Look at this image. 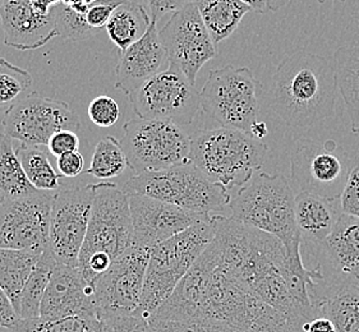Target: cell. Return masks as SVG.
Instances as JSON below:
<instances>
[{
    "mask_svg": "<svg viewBox=\"0 0 359 332\" xmlns=\"http://www.w3.org/2000/svg\"><path fill=\"white\" fill-rule=\"evenodd\" d=\"M31 86L32 77L29 71L0 58V106H11L25 99L23 95L29 92Z\"/></svg>",
    "mask_w": 359,
    "mask_h": 332,
    "instance_id": "34",
    "label": "cell"
},
{
    "mask_svg": "<svg viewBox=\"0 0 359 332\" xmlns=\"http://www.w3.org/2000/svg\"><path fill=\"white\" fill-rule=\"evenodd\" d=\"M250 134H251L252 137L255 138V139L261 141L262 138H265L266 136L269 134V128H267V125H266V123H264V122L256 120L255 123L252 124Z\"/></svg>",
    "mask_w": 359,
    "mask_h": 332,
    "instance_id": "46",
    "label": "cell"
},
{
    "mask_svg": "<svg viewBox=\"0 0 359 332\" xmlns=\"http://www.w3.org/2000/svg\"><path fill=\"white\" fill-rule=\"evenodd\" d=\"M315 1H317V3H321V4H323V3H326V1H329V0H315ZM339 1H341V3H345L346 0H339Z\"/></svg>",
    "mask_w": 359,
    "mask_h": 332,
    "instance_id": "52",
    "label": "cell"
},
{
    "mask_svg": "<svg viewBox=\"0 0 359 332\" xmlns=\"http://www.w3.org/2000/svg\"><path fill=\"white\" fill-rule=\"evenodd\" d=\"M214 224L220 265L287 318L293 328H301L302 318L281 275L287 257V248L281 240L231 216L214 215Z\"/></svg>",
    "mask_w": 359,
    "mask_h": 332,
    "instance_id": "1",
    "label": "cell"
},
{
    "mask_svg": "<svg viewBox=\"0 0 359 332\" xmlns=\"http://www.w3.org/2000/svg\"><path fill=\"white\" fill-rule=\"evenodd\" d=\"M57 263V261L48 248L37 262L36 268L32 271L18 298L15 312L21 319L40 318L43 296Z\"/></svg>",
    "mask_w": 359,
    "mask_h": 332,
    "instance_id": "29",
    "label": "cell"
},
{
    "mask_svg": "<svg viewBox=\"0 0 359 332\" xmlns=\"http://www.w3.org/2000/svg\"><path fill=\"white\" fill-rule=\"evenodd\" d=\"M133 111L140 119L188 125L201 108L200 92L177 65L144 82L128 95Z\"/></svg>",
    "mask_w": 359,
    "mask_h": 332,
    "instance_id": "11",
    "label": "cell"
},
{
    "mask_svg": "<svg viewBox=\"0 0 359 332\" xmlns=\"http://www.w3.org/2000/svg\"><path fill=\"white\" fill-rule=\"evenodd\" d=\"M127 195H142L198 214L223 215L229 192L210 181L191 161L155 173L136 174L126 181Z\"/></svg>",
    "mask_w": 359,
    "mask_h": 332,
    "instance_id": "7",
    "label": "cell"
},
{
    "mask_svg": "<svg viewBox=\"0 0 359 332\" xmlns=\"http://www.w3.org/2000/svg\"><path fill=\"white\" fill-rule=\"evenodd\" d=\"M334 69L352 132L359 134V45L339 48L334 54Z\"/></svg>",
    "mask_w": 359,
    "mask_h": 332,
    "instance_id": "27",
    "label": "cell"
},
{
    "mask_svg": "<svg viewBox=\"0 0 359 332\" xmlns=\"http://www.w3.org/2000/svg\"><path fill=\"white\" fill-rule=\"evenodd\" d=\"M0 25L4 43L17 50H36L57 37L54 7L50 15H41L32 0H3Z\"/></svg>",
    "mask_w": 359,
    "mask_h": 332,
    "instance_id": "20",
    "label": "cell"
},
{
    "mask_svg": "<svg viewBox=\"0 0 359 332\" xmlns=\"http://www.w3.org/2000/svg\"><path fill=\"white\" fill-rule=\"evenodd\" d=\"M257 86L259 82L247 67L225 65L210 71L200 92L201 109L222 127L250 134L259 116Z\"/></svg>",
    "mask_w": 359,
    "mask_h": 332,
    "instance_id": "8",
    "label": "cell"
},
{
    "mask_svg": "<svg viewBox=\"0 0 359 332\" xmlns=\"http://www.w3.org/2000/svg\"><path fill=\"white\" fill-rule=\"evenodd\" d=\"M88 118L96 127L110 128L121 118V108L110 96H97L88 105Z\"/></svg>",
    "mask_w": 359,
    "mask_h": 332,
    "instance_id": "36",
    "label": "cell"
},
{
    "mask_svg": "<svg viewBox=\"0 0 359 332\" xmlns=\"http://www.w3.org/2000/svg\"><path fill=\"white\" fill-rule=\"evenodd\" d=\"M127 166L128 160L123 150L122 142L113 136H107L95 147L91 166L86 173L97 179L109 181L122 175Z\"/></svg>",
    "mask_w": 359,
    "mask_h": 332,
    "instance_id": "32",
    "label": "cell"
},
{
    "mask_svg": "<svg viewBox=\"0 0 359 332\" xmlns=\"http://www.w3.org/2000/svg\"><path fill=\"white\" fill-rule=\"evenodd\" d=\"M135 246L152 249L214 214L180 209L147 195H128Z\"/></svg>",
    "mask_w": 359,
    "mask_h": 332,
    "instance_id": "19",
    "label": "cell"
},
{
    "mask_svg": "<svg viewBox=\"0 0 359 332\" xmlns=\"http://www.w3.org/2000/svg\"><path fill=\"white\" fill-rule=\"evenodd\" d=\"M3 198H4V195L0 193V205H1V202H3Z\"/></svg>",
    "mask_w": 359,
    "mask_h": 332,
    "instance_id": "54",
    "label": "cell"
},
{
    "mask_svg": "<svg viewBox=\"0 0 359 332\" xmlns=\"http://www.w3.org/2000/svg\"><path fill=\"white\" fill-rule=\"evenodd\" d=\"M54 192L39 191L0 205V248L43 253L49 248Z\"/></svg>",
    "mask_w": 359,
    "mask_h": 332,
    "instance_id": "16",
    "label": "cell"
},
{
    "mask_svg": "<svg viewBox=\"0 0 359 332\" xmlns=\"http://www.w3.org/2000/svg\"><path fill=\"white\" fill-rule=\"evenodd\" d=\"M0 332H13L12 330H8V328H0Z\"/></svg>",
    "mask_w": 359,
    "mask_h": 332,
    "instance_id": "53",
    "label": "cell"
},
{
    "mask_svg": "<svg viewBox=\"0 0 359 332\" xmlns=\"http://www.w3.org/2000/svg\"><path fill=\"white\" fill-rule=\"evenodd\" d=\"M13 332H101V321L95 313H82L62 319H20Z\"/></svg>",
    "mask_w": 359,
    "mask_h": 332,
    "instance_id": "33",
    "label": "cell"
},
{
    "mask_svg": "<svg viewBox=\"0 0 359 332\" xmlns=\"http://www.w3.org/2000/svg\"><path fill=\"white\" fill-rule=\"evenodd\" d=\"M191 1H196V0H191Z\"/></svg>",
    "mask_w": 359,
    "mask_h": 332,
    "instance_id": "55",
    "label": "cell"
},
{
    "mask_svg": "<svg viewBox=\"0 0 359 332\" xmlns=\"http://www.w3.org/2000/svg\"><path fill=\"white\" fill-rule=\"evenodd\" d=\"M122 147L136 174L155 173L189 161L191 137L182 125L132 119L124 124Z\"/></svg>",
    "mask_w": 359,
    "mask_h": 332,
    "instance_id": "9",
    "label": "cell"
},
{
    "mask_svg": "<svg viewBox=\"0 0 359 332\" xmlns=\"http://www.w3.org/2000/svg\"><path fill=\"white\" fill-rule=\"evenodd\" d=\"M79 145L81 142L76 130H62L51 136L46 147L51 155L59 158L68 152L79 151Z\"/></svg>",
    "mask_w": 359,
    "mask_h": 332,
    "instance_id": "41",
    "label": "cell"
},
{
    "mask_svg": "<svg viewBox=\"0 0 359 332\" xmlns=\"http://www.w3.org/2000/svg\"><path fill=\"white\" fill-rule=\"evenodd\" d=\"M309 296L317 317L329 318L337 332H359V286L309 282Z\"/></svg>",
    "mask_w": 359,
    "mask_h": 332,
    "instance_id": "24",
    "label": "cell"
},
{
    "mask_svg": "<svg viewBox=\"0 0 359 332\" xmlns=\"http://www.w3.org/2000/svg\"><path fill=\"white\" fill-rule=\"evenodd\" d=\"M338 92L334 64L298 51L284 59L273 74L271 109L289 127H311L334 114Z\"/></svg>",
    "mask_w": 359,
    "mask_h": 332,
    "instance_id": "2",
    "label": "cell"
},
{
    "mask_svg": "<svg viewBox=\"0 0 359 332\" xmlns=\"http://www.w3.org/2000/svg\"><path fill=\"white\" fill-rule=\"evenodd\" d=\"M194 3L215 45L229 39L252 11L241 0H196Z\"/></svg>",
    "mask_w": 359,
    "mask_h": 332,
    "instance_id": "25",
    "label": "cell"
},
{
    "mask_svg": "<svg viewBox=\"0 0 359 332\" xmlns=\"http://www.w3.org/2000/svg\"><path fill=\"white\" fill-rule=\"evenodd\" d=\"M231 217L265 231L287 247L301 238L295 221V195L284 174L256 172L229 203Z\"/></svg>",
    "mask_w": 359,
    "mask_h": 332,
    "instance_id": "5",
    "label": "cell"
},
{
    "mask_svg": "<svg viewBox=\"0 0 359 332\" xmlns=\"http://www.w3.org/2000/svg\"><path fill=\"white\" fill-rule=\"evenodd\" d=\"M191 0H142L144 8L149 11L152 21L158 23L165 15H174Z\"/></svg>",
    "mask_w": 359,
    "mask_h": 332,
    "instance_id": "42",
    "label": "cell"
},
{
    "mask_svg": "<svg viewBox=\"0 0 359 332\" xmlns=\"http://www.w3.org/2000/svg\"><path fill=\"white\" fill-rule=\"evenodd\" d=\"M1 124L8 137L31 146H48L54 133L81 127L77 113L68 104L37 92L11 105Z\"/></svg>",
    "mask_w": 359,
    "mask_h": 332,
    "instance_id": "15",
    "label": "cell"
},
{
    "mask_svg": "<svg viewBox=\"0 0 359 332\" xmlns=\"http://www.w3.org/2000/svg\"><path fill=\"white\" fill-rule=\"evenodd\" d=\"M101 332H114L113 327L109 325L108 322L101 321Z\"/></svg>",
    "mask_w": 359,
    "mask_h": 332,
    "instance_id": "50",
    "label": "cell"
},
{
    "mask_svg": "<svg viewBox=\"0 0 359 332\" xmlns=\"http://www.w3.org/2000/svg\"><path fill=\"white\" fill-rule=\"evenodd\" d=\"M94 188L91 219L79 266L96 254L115 261L135 244L128 195L109 181L96 183Z\"/></svg>",
    "mask_w": 359,
    "mask_h": 332,
    "instance_id": "10",
    "label": "cell"
},
{
    "mask_svg": "<svg viewBox=\"0 0 359 332\" xmlns=\"http://www.w3.org/2000/svg\"><path fill=\"white\" fill-rule=\"evenodd\" d=\"M43 253L0 248V289L7 294L15 310L22 290Z\"/></svg>",
    "mask_w": 359,
    "mask_h": 332,
    "instance_id": "28",
    "label": "cell"
},
{
    "mask_svg": "<svg viewBox=\"0 0 359 332\" xmlns=\"http://www.w3.org/2000/svg\"><path fill=\"white\" fill-rule=\"evenodd\" d=\"M85 3H86L87 6H91V4H94L96 1H100V0H83Z\"/></svg>",
    "mask_w": 359,
    "mask_h": 332,
    "instance_id": "51",
    "label": "cell"
},
{
    "mask_svg": "<svg viewBox=\"0 0 359 332\" xmlns=\"http://www.w3.org/2000/svg\"><path fill=\"white\" fill-rule=\"evenodd\" d=\"M169 64L170 62L158 36V22L151 20L150 27L141 40L127 50L119 51L115 68V88L128 96Z\"/></svg>",
    "mask_w": 359,
    "mask_h": 332,
    "instance_id": "22",
    "label": "cell"
},
{
    "mask_svg": "<svg viewBox=\"0 0 359 332\" xmlns=\"http://www.w3.org/2000/svg\"><path fill=\"white\" fill-rule=\"evenodd\" d=\"M123 0H100L91 4L86 13V21L93 29H105L115 9L121 6Z\"/></svg>",
    "mask_w": 359,
    "mask_h": 332,
    "instance_id": "40",
    "label": "cell"
},
{
    "mask_svg": "<svg viewBox=\"0 0 359 332\" xmlns=\"http://www.w3.org/2000/svg\"><path fill=\"white\" fill-rule=\"evenodd\" d=\"M94 195V184L54 192L49 251L59 263L79 268V253L86 239Z\"/></svg>",
    "mask_w": 359,
    "mask_h": 332,
    "instance_id": "14",
    "label": "cell"
},
{
    "mask_svg": "<svg viewBox=\"0 0 359 332\" xmlns=\"http://www.w3.org/2000/svg\"><path fill=\"white\" fill-rule=\"evenodd\" d=\"M269 146L243 130L215 128L191 137L189 161L230 193L245 186L265 162Z\"/></svg>",
    "mask_w": 359,
    "mask_h": 332,
    "instance_id": "3",
    "label": "cell"
},
{
    "mask_svg": "<svg viewBox=\"0 0 359 332\" xmlns=\"http://www.w3.org/2000/svg\"><path fill=\"white\" fill-rule=\"evenodd\" d=\"M196 319H212L247 332H295L287 318L220 263L202 294Z\"/></svg>",
    "mask_w": 359,
    "mask_h": 332,
    "instance_id": "6",
    "label": "cell"
},
{
    "mask_svg": "<svg viewBox=\"0 0 359 332\" xmlns=\"http://www.w3.org/2000/svg\"><path fill=\"white\" fill-rule=\"evenodd\" d=\"M303 262L323 282L359 286V219L341 214L330 237Z\"/></svg>",
    "mask_w": 359,
    "mask_h": 332,
    "instance_id": "18",
    "label": "cell"
},
{
    "mask_svg": "<svg viewBox=\"0 0 359 332\" xmlns=\"http://www.w3.org/2000/svg\"><path fill=\"white\" fill-rule=\"evenodd\" d=\"M155 322V321H154ZM168 332H247L212 319H196L191 322H158Z\"/></svg>",
    "mask_w": 359,
    "mask_h": 332,
    "instance_id": "38",
    "label": "cell"
},
{
    "mask_svg": "<svg viewBox=\"0 0 359 332\" xmlns=\"http://www.w3.org/2000/svg\"><path fill=\"white\" fill-rule=\"evenodd\" d=\"M20 319L21 318L17 314L11 299L0 289V328L12 330Z\"/></svg>",
    "mask_w": 359,
    "mask_h": 332,
    "instance_id": "44",
    "label": "cell"
},
{
    "mask_svg": "<svg viewBox=\"0 0 359 332\" xmlns=\"http://www.w3.org/2000/svg\"><path fill=\"white\" fill-rule=\"evenodd\" d=\"M36 192L22 167L12 138L0 133V193L4 198H20Z\"/></svg>",
    "mask_w": 359,
    "mask_h": 332,
    "instance_id": "30",
    "label": "cell"
},
{
    "mask_svg": "<svg viewBox=\"0 0 359 332\" xmlns=\"http://www.w3.org/2000/svg\"><path fill=\"white\" fill-rule=\"evenodd\" d=\"M82 313H95L94 288L79 268L57 262L45 291L40 318L62 319Z\"/></svg>",
    "mask_w": 359,
    "mask_h": 332,
    "instance_id": "21",
    "label": "cell"
},
{
    "mask_svg": "<svg viewBox=\"0 0 359 332\" xmlns=\"http://www.w3.org/2000/svg\"><path fill=\"white\" fill-rule=\"evenodd\" d=\"M290 0H267V7L271 12H278L281 8L287 7Z\"/></svg>",
    "mask_w": 359,
    "mask_h": 332,
    "instance_id": "48",
    "label": "cell"
},
{
    "mask_svg": "<svg viewBox=\"0 0 359 332\" xmlns=\"http://www.w3.org/2000/svg\"><path fill=\"white\" fill-rule=\"evenodd\" d=\"M241 1H243L245 4L251 8L253 12H257V13H265L269 11L267 0H241Z\"/></svg>",
    "mask_w": 359,
    "mask_h": 332,
    "instance_id": "47",
    "label": "cell"
},
{
    "mask_svg": "<svg viewBox=\"0 0 359 332\" xmlns=\"http://www.w3.org/2000/svg\"><path fill=\"white\" fill-rule=\"evenodd\" d=\"M59 174L65 178H76L85 172V159L79 151L68 152L57 160Z\"/></svg>",
    "mask_w": 359,
    "mask_h": 332,
    "instance_id": "43",
    "label": "cell"
},
{
    "mask_svg": "<svg viewBox=\"0 0 359 332\" xmlns=\"http://www.w3.org/2000/svg\"><path fill=\"white\" fill-rule=\"evenodd\" d=\"M306 332H337L335 327L332 325L329 318L320 317L313 318L309 325L306 326Z\"/></svg>",
    "mask_w": 359,
    "mask_h": 332,
    "instance_id": "45",
    "label": "cell"
},
{
    "mask_svg": "<svg viewBox=\"0 0 359 332\" xmlns=\"http://www.w3.org/2000/svg\"><path fill=\"white\" fill-rule=\"evenodd\" d=\"M341 214L340 198H326L309 192L295 195V221L301 234L302 257L326 242Z\"/></svg>",
    "mask_w": 359,
    "mask_h": 332,
    "instance_id": "23",
    "label": "cell"
},
{
    "mask_svg": "<svg viewBox=\"0 0 359 332\" xmlns=\"http://www.w3.org/2000/svg\"><path fill=\"white\" fill-rule=\"evenodd\" d=\"M114 332H168L163 326L154 322L150 318L141 316H127V317L116 318L109 322Z\"/></svg>",
    "mask_w": 359,
    "mask_h": 332,
    "instance_id": "39",
    "label": "cell"
},
{
    "mask_svg": "<svg viewBox=\"0 0 359 332\" xmlns=\"http://www.w3.org/2000/svg\"><path fill=\"white\" fill-rule=\"evenodd\" d=\"M85 3L83 0H62V4H65L67 7H74V6H79Z\"/></svg>",
    "mask_w": 359,
    "mask_h": 332,
    "instance_id": "49",
    "label": "cell"
},
{
    "mask_svg": "<svg viewBox=\"0 0 359 332\" xmlns=\"http://www.w3.org/2000/svg\"><path fill=\"white\" fill-rule=\"evenodd\" d=\"M352 158L332 141L298 139L290 155V175L301 192L340 198Z\"/></svg>",
    "mask_w": 359,
    "mask_h": 332,
    "instance_id": "13",
    "label": "cell"
},
{
    "mask_svg": "<svg viewBox=\"0 0 359 332\" xmlns=\"http://www.w3.org/2000/svg\"><path fill=\"white\" fill-rule=\"evenodd\" d=\"M46 146L21 145L15 150L29 183L41 192H57L60 189V174L51 165L50 152Z\"/></svg>",
    "mask_w": 359,
    "mask_h": 332,
    "instance_id": "31",
    "label": "cell"
},
{
    "mask_svg": "<svg viewBox=\"0 0 359 332\" xmlns=\"http://www.w3.org/2000/svg\"><path fill=\"white\" fill-rule=\"evenodd\" d=\"M341 212L359 219V156L353 158L348 179L340 195Z\"/></svg>",
    "mask_w": 359,
    "mask_h": 332,
    "instance_id": "37",
    "label": "cell"
},
{
    "mask_svg": "<svg viewBox=\"0 0 359 332\" xmlns=\"http://www.w3.org/2000/svg\"><path fill=\"white\" fill-rule=\"evenodd\" d=\"M216 235L214 215L154 247L136 316L149 318L165 302Z\"/></svg>",
    "mask_w": 359,
    "mask_h": 332,
    "instance_id": "4",
    "label": "cell"
},
{
    "mask_svg": "<svg viewBox=\"0 0 359 332\" xmlns=\"http://www.w3.org/2000/svg\"><path fill=\"white\" fill-rule=\"evenodd\" d=\"M54 15L57 37L67 40H85L94 37L99 32L87 23L86 15L77 13L72 8L62 3L54 7Z\"/></svg>",
    "mask_w": 359,
    "mask_h": 332,
    "instance_id": "35",
    "label": "cell"
},
{
    "mask_svg": "<svg viewBox=\"0 0 359 332\" xmlns=\"http://www.w3.org/2000/svg\"><path fill=\"white\" fill-rule=\"evenodd\" d=\"M151 249L133 246L94 282L96 316L102 322L133 316L140 307Z\"/></svg>",
    "mask_w": 359,
    "mask_h": 332,
    "instance_id": "12",
    "label": "cell"
},
{
    "mask_svg": "<svg viewBox=\"0 0 359 332\" xmlns=\"http://www.w3.org/2000/svg\"><path fill=\"white\" fill-rule=\"evenodd\" d=\"M158 36L169 62L177 65L192 85H196L202 67L217 57L215 43L194 1L170 15L165 26L158 29Z\"/></svg>",
    "mask_w": 359,
    "mask_h": 332,
    "instance_id": "17",
    "label": "cell"
},
{
    "mask_svg": "<svg viewBox=\"0 0 359 332\" xmlns=\"http://www.w3.org/2000/svg\"><path fill=\"white\" fill-rule=\"evenodd\" d=\"M151 25V17L144 6L123 0L107 25V34L119 51L127 50L144 36Z\"/></svg>",
    "mask_w": 359,
    "mask_h": 332,
    "instance_id": "26",
    "label": "cell"
}]
</instances>
